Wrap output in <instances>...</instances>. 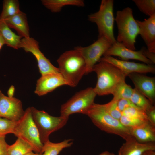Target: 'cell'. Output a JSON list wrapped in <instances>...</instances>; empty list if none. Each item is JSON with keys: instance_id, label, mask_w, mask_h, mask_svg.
<instances>
[{"instance_id": "obj_2", "label": "cell", "mask_w": 155, "mask_h": 155, "mask_svg": "<svg viewBox=\"0 0 155 155\" xmlns=\"http://www.w3.org/2000/svg\"><path fill=\"white\" fill-rule=\"evenodd\" d=\"M59 72L68 85L76 86L85 74L86 65L80 53L74 49L62 54L57 60Z\"/></svg>"}, {"instance_id": "obj_19", "label": "cell", "mask_w": 155, "mask_h": 155, "mask_svg": "<svg viewBox=\"0 0 155 155\" xmlns=\"http://www.w3.org/2000/svg\"><path fill=\"white\" fill-rule=\"evenodd\" d=\"M136 21L139 28V34L146 46L155 42V14L144 21Z\"/></svg>"}, {"instance_id": "obj_31", "label": "cell", "mask_w": 155, "mask_h": 155, "mask_svg": "<svg viewBox=\"0 0 155 155\" xmlns=\"http://www.w3.org/2000/svg\"><path fill=\"white\" fill-rule=\"evenodd\" d=\"M119 120L123 126L129 129L139 126L148 121L129 118L123 115H122Z\"/></svg>"}, {"instance_id": "obj_17", "label": "cell", "mask_w": 155, "mask_h": 155, "mask_svg": "<svg viewBox=\"0 0 155 155\" xmlns=\"http://www.w3.org/2000/svg\"><path fill=\"white\" fill-rule=\"evenodd\" d=\"M10 28L17 32L22 38L30 37V30L26 14L21 11L18 13L4 20Z\"/></svg>"}, {"instance_id": "obj_11", "label": "cell", "mask_w": 155, "mask_h": 155, "mask_svg": "<svg viewBox=\"0 0 155 155\" xmlns=\"http://www.w3.org/2000/svg\"><path fill=\"white\" fill-rule=\"evenodd\" d=\"M24 112L20 100L5 96L0 90V117L16 122L22 117Z\"/></svg>"}, {"instance_id": "obj_6", "label": "cell", "mask_w": 155, "mask_h": 155, "mask_svg": "<svg viewBox=\"0 0 155 155\" xmlns=\"http://www.w3.org/2000/svg\"><path fill=\"white\" fill-rule=\"evenodd\" d=\"M13 134L30 144L34 148L35 152L42 153L43 144L33 119L30 107L27 108L22 117L16 122Z\"/></svg>"}, {"instance_id": "obj_24", "label": "cell", "mask_w": 155, "mask_h": 155, "mask_svg": "<svg viewBox=\"0 0 155 155\" xmlns=\"http://www.w3.org/2000/svg\"><path fill=\"white\" fill-rule=\"evenodd\" d=\"M21 11L20 4L18 0H4L0 18L4 20L13 16Z\"/></svg>"}, {"instance_id": "obj_30", "label": "cell", "mask_w": 155, "mask_h": 155, "mask_svg": "<svg viewBox=\"0 0 155 155\" xmlns=\"http://www.w3.org/2000/svg\"><path fill=\"white\" fill-rule=\"evenodd\" d=\"M16 122L0 117V136L13 133Z\"/></svg>"}, {"instance_id": "obj_41", "label": "cell", "mask_w": 155, "mask_h": 155, "mask_svg": "<svg viewBox=\"0 0 155 155\" xmlns=\"http://www.w3.org/2000/svg\"><path fill=\"white\" fill-rule=\"evenodd\" d=\"M118 155H120V154L119 153H118Z\"/></svg>"}, {"instance_id": "obj_28", "label": "cell", "mask_w": 155, "mask_h": 155, "mask_svg": "<svg viewBox=\"0 0 155 155\" xmlns=\"http://www.w3.org/2000/svg\"><path fill=\"white\" fill-rule=\"evenodd\" d=\"M122 115L129 118L148 121L145 112L139 108L133 107L128 108L122 112Z\"/></svg>"}, {"instance_id": "obj_12", "label": "cell", "mask_w": 155, "mask_h": 155, "mask_svg": "<svg viewBox=\"0 0 155 155\" xmlns=\"http://www.w3.org/2000/svg\"><path fill=\"white\" fill-rule=\"evenodd\" d=\"M100 61L110 63L128 74L133 73L143 74L155 72V67L153 65L123 61L106 55H103Z\"/></svg>"}, {"instance_id": "obj_29", "label": "cell", "mask_w": 155, "mask_h": 155, "mask_svg": "<svg viewBox=\"0 0 155 155\" xmlns=\"http://www.w3.org/2000/svg\"><path fill=\"white\" fill-rule=\"evenodd\" d=\"M107 112L113 117L119 120L122 116V113L117 106V100L113 99L108 103L103 104Z\"/></svg>"}, {"instance_id": "obj_9", "label": "cell", "mask_w": 155, "mask_h": 155, "mask_svg": "<svg viewBox=\"0 0 155 155\" xmlns=\"http://www.w3.org/2000/svg\"><path fill=\"white\" fill-rule=\"evenodd\" d=\"M112 45L106 38L101 37L98 38L96 41L88 46H77L75 48L80 53L85 61V74L93 71L94 65L100 61L101 57Z\"/></svg>"}, {"instance_id": "obj_32", "label": "cell", "mask_w": 155, "mask_h": 155, "mask_svg": "<svg viewBox=\"0 0 155 155\" xmlns=\"http://www.w3.org/2000/svg\"><path fill=\"white\" fill-rule=\"evenodd\" d=\"M117 106L119 110L121 113L125 109L129 107L138 108L135 105L130 99H122L118 100Z\"/></svg>"}, {"instance_id": "obj_33", "label": "cell", "mask_w": 155, "mask_h": 155, "mask_svg": "<svg viewBox=\"0 0 155 155\" xmlns=\"http://www.w3.org/2000/svg\"><path fill=\"white\" fill-rule=\"evenodd\" d=\"M5 136H0V155H8L7 148L8 144L5 140Z\"/></svg>"}, {"instance_id": "obj_1", "label": "cell", "mask_w": 155, "mask_h": 155, "mask_svg": "<svg viewBox=\"0 0 155 155\" xmlns=\"http://www.w3.org/2000/svg\"><path fill=\"white\" fill-rule=\"evenodd\" d=\"M93 71L96 72L97 77L94 89L99 96L112 94L117 87L125 82L128 75L114 65L102 61L94 65Z\"/></svg>"}, {"instance_id": "obj_14", "label": "cell", "mask_w": 155, "mask_h": 155, "mask_svg": "<svg viewBox=\"0 0 155 155\" xmlns=\"http://www.w3.org/2000/svg\"><path fill=\"white\" fill-rule=\"evenodd\" d=\"M63 85L68 84L60 73L47 74L41 75L37 80L34 92L41 96Z\"/></svg>"}, {"instance_id": "obj_35", "label": "cell", "mask_w": 155, "mask_h": 155, "mask_svg": "<svg viewBox=\"0 0 155 155\" xmlns=\"http://www.w3.org/2000/svg\"><path fill=\"white\" fill-rule=\"evenodd\" d=\"M148 121L155 126V107L154 106L145 112Z\"/></svg>"}, {"instance_id": "obj_40", "label": "cell", "mask_w": 155, "mask_h": 155, "mask_svg": "<svg viewBox=\"0 0 155 155\" xmlns=\"http://www.w3.org/2000/svg\"><path fill=\"white\" fill-rule=\"evenodd\" d=\"M24 155H42V154L37 153H34L33 152H28Z\"/></svg>"}, {"instance_id": "obj_39", "label": "cell", "mask_w": 155, "mask_h": 155, "mask_svg": "<svg viewBox=\"0 0 155 155\" xmlns=\"http://www.w3.org/2000/svg\"><path fill=\"white\" fill-rule=\"evenodd\" d=\"M99 155H115V154L113 153L110 152L108 151H105Z\"/></svg>"}, {"instance_id": "obj_16", "label": "cell", "mask_w": 155, "mask_h": 155, "mask_svg": "<svg viewBox=\"0 0 155 155\" xmlns=\"http://www.w3.org/2000/svg\"><path fill=\"white\" fill-rule=\"evenodd\" d=\"M125 141L118 152L120 155H141L146 151L155 150V142L140 143L132 136Z\"/></svg>"}, {"instance_id": "obj_37", "label": "cell", "mask_w": 155, "mask_h": 155, "mask_svg": "<svg viewBox=\"0 0 155 155\" xmlns=\"http://www.w3.org/2000/svg\"><path fill=\"white\" fill-rule=\"evenodd\" d=\"M141 155H155V150H149L146 151Z\"/></svg>"}, {"instance_id": "obj_10", "label": "cell", "mask_w": 155, "mask_h": 155, "mask_svg": "<svg viewBox=\"0 0 155 155\" xmlns=\"http://www.w3.org/2000/svg\"><path fill=\"white\" fill-rule=\"evenodd\" d=\"M20 48L32 53L37 60L39 71L41 75L51 73H60L58 68L54 66L40 51L39 43L32 38L21 39Z\"/></svg>"}, {"instance_id": "obj_34", "label": "cell", "mask_w": 155, "mask_h": 155, "mask_svg": "<svg viewBox=\"0 0 155 155\" xmlns=\"http://www.w3.org/2000/svg\"><path fill=\"white\" fill-rule=\"evenodd\" d=\"M143 55L150 60L153 64L155 63V53L151 52L145 47H142L140 50Z\"/></svg>"}, {"instance_id": "obj_27", "label": "cell", "mask_w": 155, "mask_h": 155, "mask_svg": "<svg viewBox=\"0 0 155 155\" xmlns=\"http://www.w3.org/2000/svg\"><path fill=\"white\" fill-rule=\"evenodd\" d=\"M140 11L149 17L155 14V0H133Z\"/></svg>"}, {"instance_id": "obj_23", "label": "cell", "mask_w": 155, "mask_h": 155, "mask_svg": "<svg viewBox=\"0 0 155 155\" xmlns=\"http://www.w3.org/2000/svg\"><path fill=\"white\" fill-rule=\"evenodd\" d=\"M34 152V148L29 143L23 139L17 137L15 142L8 145V155H24L31 152Z\"/></svg>"}, {"instance_id": "obj_25", "label": "cell", "mask_w": 155, "mask_h": 155, "mask_svg": "<svg viewBox=\"0 0 155 155\" xmlns=\"http://www.w3.org/2000/svg\"><path fill=\"white\" fill-rule=\"evenodd\" d=\"M130 100L135 105L145 112L153 106L148 98L135 88Z\"/></svg>"}, {"instance_id": "obj_18", "label": "cell", "mask_w": 155, "mask_h": 155, "mask_svg": "<svg viewBox=\"0 0 155 155\" xmlns=\"http://www.w3.org/2000/svg\"><path fill=\"white\" fill-rule=\"evenodd\" d=\"M129 129L131 135L138 142L141 143L155 142V126L149 121Z\"/></svg>"}, {"instance_id": "obj_13", "label": "cell", "mask_w": 155, "mask_h": 155, "mask_svg": "<svg viewBox=\"0 0 155 155\" xmlns=\"http://www.w3.org/2000/svg\"><path fill=\"white\" fill-rule=\"evenodd\" d=\"M135 86V88L148 98L152 104L155 101V78L133 73L127 75Z\"/></svg>"}, {"instance_id": "obj_3", "label": "cell", "mask_w": 155, "mask_h": 155, "mask_svg": "<svg viewBox=\"0 0 155 155\" xmlns=\"http://www.w3.org/2000/svg\"><path fill=\"white\" fill-rule=\"evenodd\" d=\"M85 115L102 131L118 135L125 140L132 136L129 128L123 126L119 120L110 115L103 104L94 103Z\"/></svg>"}, {"instance_id": "obj_38", "label": "cell", "mask_w": 155, "mask_h": 155, "mask_svg": "<svg viewBox=\"0 0 155 155\" xmlns=\"http://www.w3.org/2000/svg\"><path fill=\"white\" fill-rule=\"evenodd\" d=\"M4 44H5V41L2 36L0 35V50Z\"/></svg>"}, {"instance_id": "obj_20", "label": "cell", "mask_w": 155, "mask_h": 155, "mask_svg": "<svg viewBox=\"0 0 155 155\" xmlns=\"http://www.w3.org/2000/svg\"><path fill=\"white\" fill-rule=\"evenodd\" d=\"M0 35L7 46L16 49L20 48L22 37L13 32L5 20L0 18Z\"/></svg>"}, {"instance_id": "obj_5", "label": "cell", "mask_w": 155, "mask_h": 155, "mask_svg": "<svg viewBox=\"0 0 155 155\" xmlns=\"http://www.w3.org/2000/svg\"><path fill=\"white\" fill-rule=\"evenodd\" d=\"M114 1L102 0L98 11L88 16V20L96 24L98 38L104 37L112 44L116 42L114 34Z\"/></svg>"}, {"instance_id": "obj_7", "label": "cell", "mask_w": 155, "mask_h": 155, "mask_svg": "<svg viewBox=\"0 0 155 155\" xmlns=\"http://www.w3.org/2000/svg\"><path fill=\"white\" fill-rule=\"evenodd\" d=\"M30 108L40 140L43 144L49 140V137L51 133L62 128L68 120L69 117L53 116L44 111L37 110L34 107H31Z\"/></svg>"}, {"instance_id": "obj_22", "label": "cell", "mask_w": 155, "mask_h": 155, "mask_svg": "<svg viewBox=\"0 0 155 155\" xmlns=\"http://www.w3.org/2000/svg\"><path fill=\"white\" fill-rule=\"evenodd\" d=\"M73 144L71 139L65 140L57 143L49 140L43 144L42 155H58L63 149L71 147Z\"/></svg>"}, {"instance_id": "obj_8", "label": "cell", "mask_w": 155, "mask_h": 155, "mask_svg": "<svg viewBox=\"0 0 155 155\" xmlns=\"http://www.w3.org/2000/svg\"><path fill=\"white\" fill-rule=\"evenodd\" d=\"M96 95L92 87H88L77 92L61 106L60 116L69 117V115L75 113L85 115L94 103Z\"/></svg>"}, {"instance_id": "obj_26", "label": "cell", "mask_w": 155, "mask_h": 155, "mask_svg": "<svg viewBox=\"0 0 155 155\" xmlns=\"http://www.w3.org/2000/svg\"><path fill=\"white\" fill-rule=\"evenodd\" d=\"M133 89L125 82L119 85L112 94L113 99L118 100L122 99H130L133 92Z\"/></svg>"}, {"instance_id": "obj_15", "label": "cell", "mask_w": 155, "mask_h": 155, "mask_svg": "<svg viewBox=\"0 0 155 155\" xmlns=\"http://www.w3.org/2000/svg\"><path fill=\"white\" fill-rule=\"evenodd\" d=\"M103 55L116 56L120 57L123 61L133 59L141 61L148 65L154 64L143 55L140 50L136 51L131 50L117 41L111 45Z\"/></svg>"}, {"instance_id": "obj_36", "label": "cell", "mask_w": 155, "mask_h": 155, "mask_svg": "<svg viewBox=\"0 0 155 155\" xmlns=\"http://www.w3.org/2000/svg\"><path fill=\"white\" fill-rule=\"evenodd\" d=\"M15 90V88L13 86H11L8 90L7 94L8 96L10 97H13Z\"/></svg>"}, {"instance_id": "obj_21", "label": "cell", "mask_w": 155, "mask_h": 155, "mask_svg": "<svg viewBox=\"0 0 155 155\" xmlns=\"http://www.w3.org/2000/svg\"><path fill=\"white\" fill-rule=\"evenodd\" d=\"M42 5L53 13L59 12L62 8L67 5L84 7V1L82 0H42Z\"/></svg>"}, {"instance_id": "obj_4", "label": "cell", "mask_w": 155, "mask_h": 155, "mask_svg": "<svg viewBox=\"0 0 155 155\" xmlns=\"http://www.w3.org/2000/svg\"><path fill=\"white\" fill-rule=\"evenodd\" d=\"M115 20L118 29L116 41L127 48L135 51L136 39L139 34L140 29L132 9L127 7L118 11Z\"/></svg>"}]
</instances>
